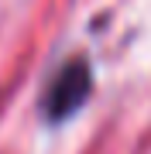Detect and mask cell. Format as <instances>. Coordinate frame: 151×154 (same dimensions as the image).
<instances>
[{
	"label": "cell",
	"mask_w": 151,
	"mask_h": 154,
	"mask_svg": "<svg viewBox=\"0 0 151 154\" xmlns=\"http://www.w3.org/2000/svg\"><path fill=\"white\" fill-rule=\"evenodd\" d=\"M93 62L86 55H69L65 62H58L55 72L45 79V89L38 96V116L48 127H62L90 103L93 96Z\"/></svg>",
	"instance_id": "obj_1"
}]
</instances>
